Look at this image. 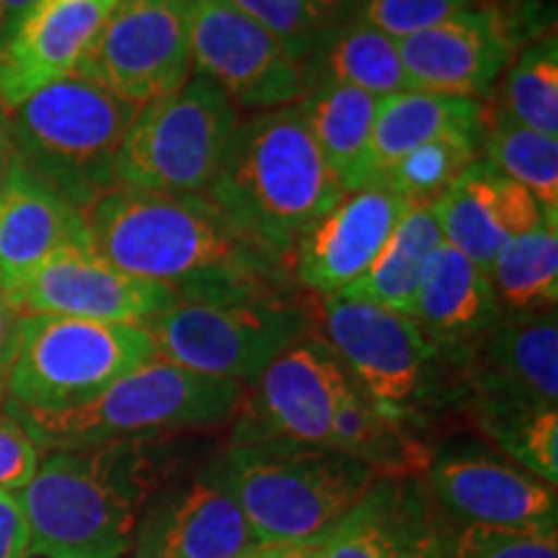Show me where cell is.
I'll use <instances>...</instances> for the list:
<instances>
[{"label": "cell", "instance_id": "12", "mask_svg": "<svg viewBox=\"0 0 558 558\" xmlns=\"http://www.w3.org/2000/svg\"><path fill=\"white\" fill-rule=\"evenodd\" d=\"M192 73L215 83L235 109L298 104L311 83L303 62L228 0H190Z\"/></svg>", "mask_w": 558, "mask_h": 558}, {"label": "cell", "instance_id": "39", "mask_svg": "<svg viewBox=\"0 0 558 558\" xmlns=\"http://www.w3.org/2000/svg\"><path fill=\"white\" fill-rule=\"evenodd\" d=\"M32 546L29 522L19 494L0 492V558H26Z\"/></svg>", "mask_w": 558, "mask_h": 558}, {"label": "cell", "instance_id": "20", "mask_svg": "<svg viewBox=\"0 0 558 558\" xmlns=\"http://www.w3.org/2000/svg\"><path fill=\"white\" fill-rule=\"evenodd\" d=\"M109 11L83 0H37L0 45V109L9 114L37 90L75 75Z\"/></svg>", "mask_w": 558, "mask_h": 558}, {"label": "cell", "instance_id": "16", "mask_svg": "<svg viewBox=\"0 0 558 558\" xmlns=\"http://www.w3.org/2000/svg\"><path fill=\"white\" fill-rule=\"evenodd\" d=\"M522 41L518 13L499 0H481L407 39H396L409 88L429 94L481 99Z\"/></svg>", "mask_w": 558, "mask_h": 558}, {"label": "cell", "instance_id": "23", "mask_svg": "<svg viewBox=\"0 0 558 558\" xmlns=\"http://www.w3.org/2000/svg\"><path fill=\"white\" fill-rule=\"evenodd\" d=\"M501 308L492 279L450 243H439L424 269L411 318L458 369L465 352L497 324Z\"/></svg>", "mask_w": 558, "mask_h": 558}, {"label": "cell", "instance_id": "4", "mask_svg": "<svg viewBox=\"0 0 558 558\" xmlns=\"http://www.w3.org/2000/svg\"><path fill=\"white\" fill-rule=\"evenodd\" d=\"M243 390L235 380L153 357L81 407L26 411L5 403L3 411L29 432L39 450H81L220 427L235 416Z\"/></svg>", "mask_w": 558, "mask_h": 558}, {"label": "cell", "instance_id": "36", "mask_svg": "<svg viewBox=\"0 0 558 558\" xmlns=\"http://www.w3.org/2000/svg\"><path fill=\"white\" fill-rule=\"evenodd\" d=\"M478 3L481 0H349L347 19H357L390 39H407Z\"/></svg>", "mask_w": 558, "mask_h": 558}, {"label": "cell", "instance_id": "27", "mask_svg": "<svg viewBox=\"0 0 558 558\" xmlns=\"http://www.w3.org/2000/svg\"><path fill=\"white\" fill-rule=\"evenodd\" d=\"M326 448L360 460L378 478L393 481L424 478L435 460L414 429L383 414L354 380L333 407Z\"/></svg>", "mask_w": 558, "mask_h": 558}, {"label": "cell", "instance_id": "26", "mask_svg": "<svg viewBox=\"0 0 558 558\" xmlns=\"http://www.w3.org/2000/svg\"><path fill=\"white\" fill-rule=\"evenodd\" d=\"M378 104V96L339 83H316L298 101L313 143L344 192L369 186V143Z\"/></svg>", "mask_w": 558, "mask_h": 558}, {"label": "cell", "instance_id": "3", "mask_svg": "<svg viewBox=\"0 0 558 558\" xmlns=\"http://www.w3.org/2000/svg\"><path fill=\"white\" fill-rule=\"evenodd\" d=\"M344 194L290 104L239 122L205 197L290 264L298 241Z\"/></svg>", "mask_w": 558, "mask_h": 558}, {"label": "cell", "instance_id": "44", "mask_svg": "<svg viewBox=\"0 0 558 558\" xmlns=\"http://www.w3.org/2000/svg\"><path fill=\"white\" fill-rule=\"evenodd\" d=\"M83 3H96V5H104V9H114L120 0H83Z\"/></svg>", "mask_w": 558, "mask_h": 558}, {"label": "cell", "instance_id": "35", "mask_svg": "<svg viewBox=\"0 0 558 558\" xmlns=\"http://www.w3.org/2000/svg\"><path fill=\"white\" fill-rule=\"evenodd\" d=\"M264 26L290 58L308 62L318 45L349 16V0H228Z\"/></svg>", "mask_w": 558, "mask_h": 558}, {"label": "cell", "instance_id": "31", "mask_svg": "<svg viewBox=\"0 0 558 558\" xmlns=\"http://www.w3.org/2000/svg\"><path fill=\"white\" fill-rule=\"evenodd\" d=\"M484 158L501 177L520 184L546 218H558V137L522 128L507 114L484 111Z\"/></svg>", "mask_w": 558, "mask_h": 558}, {"label": "cell", "instance_id": "8", "mask_svg": "<svg viewBox=\"0 0 558 558\" xmlns=\"http://www.w3.org/2000/svg\"><path fill=\"white\" fill-rule=\"evenodd\" d=\"M158 357L251 386L284 349L316 331L313 305L290 292L179 298L145 324Z\"/></svg>", "mask_w": 558, "mask_h": 558}, {"label": "cell", "instance_id": "13", "mask_svg": "<svg viewBox=\"0 0 558 558\" xmlns=\"http://www.w3.org/2000/svg\"><path fill=\"white\" fill-rule=\"evenodd\" d=\"M352 375L337 352L311 331L284 349L264 373L243 390L239 403L235 445L284 439L300 445H329L331 414Z\"/></svg>", "mask_w": 558, "mask_h": 558}, {"label": "cell", "instance_id": "1", "mask_svg": "<svg viewBox=\"0 0 558 558\" xmlns=\"http://www.w3.org/2000/svg\"><path fill=\"white\" fill-rule=\"evenodd\" d=\"M83 222L88 243L109 264L179 298L290 292V264L205 194L114 190L83 213Z\"/></svg>", "mask_w": 558, "mask_h": 558}, {"label": "cell", "instance_id": "37", "mask_svg": "<svg viewBox=\"0 0 558 558\" xmlns=\"http://www.w3.org/2000/svg\"><path fill=\"white\" fill-rule=\"evenodd\" d=\"M450 558H558L556 530L465 525L460 527Z\"/></svg>", "mask_w": 558, "mask_h": 558}, {"label": "cell", "instance_id": "38", "mask_svg": "<svg viewBox=\"0 0 558 558\" xmlns=\"http://www.w3.org/2000/svg\"><path fill=\"white\" fill-rule=\"evenodd\" d=\"M39 460V448L29 432L0 411V492H21L37 473Z\"/></svg>", "mask_w": 558, "mask_h": 558}, {"label": "cell", "instance_id": "22", "mask_svg": "<svg viewBox=\"0 0 558 558\" xmlns=\"http://www.w3.org/2000/svg\"><path fill=\"white\" fill-rule=\"evenodd\" d=\"M435 215L442 241L469 256L486 275L509 241L546 218L538 202L486 160H476L435 202Z\"/></svg>", "mask_w": 558, "mask_h": 558}, {"label": "cell", "instance_id": "28", "mask_svg": "<svg viewBox=\"0 0 558 558\" xmlns=\"http://www.w3.org/2000/svg\"><path fill=\"white\" fill-rule=\"evenodd\" d=\"M439 243H442V230H439L435 205H411L373 267L344 295L337 298L360 300V303L411 318L424 269Z\"/></svg>", "mask_w": 558, "mask_h": 558}, {"label": "cell", "instance_id": "18", "mask_svg": "<svg viewBox=\"0 0 558 558\" xmlns=\"http://www.w3.org/2000/svg\"><path fill=\"white\" fill-rule=\"evenodd\" d=\"M429 497L437 512H448L460 525H505L556 530V486L530 476L505 460L450 452L432 460Z\"/></svg>", "mask_w": 558, "mask_h": 558}, {"label": "cell", "instance_id": "21", "mask_svg": "<svg viewBox=\"0 0 558 558\" xmlns=\"http://www.w3.org/2000/svg\"><path fill=\"white\" fill-rule=\"evenodd\" d=\"M145 509L132 558H248L262 546L239 501L207 476Z\"/></svg>", "mask_w": 558, "mask_h": 558}, {"label": "cell", "instance_id": "11", "mask_svg": "<svg viewBox=\"0 0 558 558\" xmlns=\"http://www.w3.org/2000/svg\"><path fill=\"white\" fill-rule=\"evenodd\" d=\"M75 75L145 107L192 78L190 0H120Z\"/></svg>", "mask_w": 558, "mask_h": 558}, {"label": "cell", "instance_id": "25", "mask_svg": "<svg viewBox=\"0 0 558 558\" xmlns=\"http://www.w3.org/2000/svg\"><path fill=\"white\" fill-rule=\"evenodd\" d=\"M481 135L484 107L476 99L429 94V90H399L383 96L375 111L373 143H369V186L390 166L418 145L442 135Z\"/></svg>", "mask_w": 558, "mask_h": 558}, {"label": "cell", "instance_id": "41", "mask_svg": "<svg viewBox=\"0 0 558 558\" xmlns=\"http://www.w3.org/2000/svg\"><path fill=\"white\" fill-rule=\"evenodd\" d=\"M248 558H320V538L300 543H264Z\"/></svg>", "mask_w": 558, "mask_h": 558}, {"label": "cell", "instance_id": "17", "mask_svg": "<svg viewBox=\"0 0 558 558\" xmlns=\"http://www.w3.org/2000/svg\"><path fill=\"white\" fill-rule=\"evenodd\" d=\"M411 205L383 186L347 192L298 241L290 277L318 298H337L378 259L393 228Z\"/></svg>", "mask_w": 558, "mask_h": 558}, {"label": "cell", "instance_id": "6", "mask_svg": "<svg viewBox=\"0 0 558 558\" xmlns=\"http://www.w3.org/2000/svg\"><path fill=\"white\" fill-rule=\"evenodd\" d=\"M137 109L81 75H68L9 111L13 150L83 215L117 190V150Z\"/></svg>", "mask_w": 558, "mask_h": 558}, {"label": "cell", "instance_id": "5", "mask_svg": "<svg viewBox=\"0 0 558 558\" xmlns=\"http://www.w3.org/2000/svg\"><path fill=\"white\" fill-rule=\"evenodd\" d=\"M207 478L239 501L262 546L324 538L378 481L344 452L284 439L233 445Z\"/></svg>", "mask_w": 558, "mask_h": 558}, {"label": "cell", "instance_id": "7", "mask_svg": "<svg viewBox=\"0 0 558 558\" xmlns=\"http://www.w3.org/2000/svg\"><path fill=\"white\" fill-rule=\"evenodd\" d=\"M313 318L367 399L409 429H422L445 401H463L458 369L414 318L349 298H318Z\"/></svg>", "mask_w": 558, "mask_h": 558}, {"label": "cell", "instance_id": "24", "mask_svg": "<svg viewBox=\"0 0 558 558\" xmlns=\"http://www.w3.org/2000/svg\"><path fill=\"white\" fill-rule=\"evenodd\" d=\"M73 243H88L83 215L16 158L0 192V284L13 288Z\"/></svg>", "mask_w": 558, "mask_h": 558}, {"label": "cell", "instance_id": "33", "mask_svg": "<svg viewBox=\"0 0 558 558\" xmlns=\"http://www.w3.org/2000/svg\"><path fill=\"white\" fill-rule=\"evenodd\" d=\"M481 135H442L407 153L378 179L383 190L409 205H435L476 163Z\"/></svg>", "mask_w": 558, "mask_h": 558}, {"label": "cell", "instance_id": "43", "mask_svg": "<svg viewBox=\"0 0 558 558\" xmlns=\"http://www.w3.org/2000/svg\"><path fill=\"white\" fill-rule=\"evenodd\" d=\"M13 163H16V150H13L9 114L0 109V192H3L5 181H9V177H11Z\"/></svg>", "mask_w": 558, "mask_h": 558}, {"label": "cell", "instance_id": "19", "mask_svg": "<svg viewBox=\"0 0 558 558\" xmlns=\"http://www.w3.org/2000/svg\"><path fill=\"white\" fill-rule=\"evenodd\" d=\"M424 478H378L320 538V558H450Z\"/></svg>", "mask_w": 558, "mask_h": 558}, {"label": "cell", "instance_id": "10", "mask_svg": "<svg viewBox=\"0 0 558 558\" xmlns=\"http://www.w3.org/2000/svg\"><path fill=\"white\" fill-rule=\"evenodd\" d=\"M239 122L233 101L192 73L179 90L137 109L117 150V190L205 194Z\"/></svg>", "mask_w": 558, "mask_h": 558}, {"label": "cell", "instance_id": "14", "mask_svg": "<svg viewBox=\"0 0 558 558\" xmlns=\"http://www.w3.org/2000/svg\"><path fill=\"white\" fill-rule=\"evenodd\" d=\"M460 396L473 414L556 409V308L501 313L458 365Z\"/></svg>", "mask_w": 558, "mask_h": 558}, {"label": "cell", "instance_id": "34", "mask_svg": "<svg viewBox=\"0 0 558 558\" xmlns=\"http://www.w3.org/2000/svg\"><path fill=\"white\" fill-rule=\"evenodd\" d=\"M473 424L530 476L558 484V409L473 414Z\"/></svg>", "mask_w": 558, "mask_h": 558}, {"label": "cell", "instance_id": "2", "mask_svg": "<svg viewBox=\"0 0 558 558\" xmlns=\"http://www.w3.org/2000/svg\"><path fill=\"white\" fill-rule=\"evenodd\" d=\"M153 439L50 450L21 488L32 556L124 558L158 488Z\"/></svg>", "mask_w": 558, "mask_h": 558}, {"label": "cell", "instance_id": "32", "mask_svg": "<svg viewBox=\"0 0 558 558\" xmlns=\"http://www.w3.org/2000/svg\"><path fill=\"white\" fill-rule=\"evenodd\" d=\"M494 109L522 128L558 137V39L554 32L522 47L514 62H509Z\"/></svg>", "mask_w": 558, "mask_h": 558}, {"label": "cell", "instance_id": "15", "mask_svg": "<svg viewBox=\"0 0 558 558\" xmlns=\"http://www.w3.org/2000/svg\"><path fill=\"white\" fill-rule=\"evenodd\" d=\"M5 292L21 318L65 316L140 326L177 300V292L166 284L117 269L90 243L54 251Z\"/></svg>", "mask_w": 558, "mask_h": 558}, {"label": "cell", "instance_id": "40", "mask_svg": "<svg viewBox=\"0 0 558 558\" xmlns=\"http://www.w3.org/2000/svg\"><path fill=\"white\" fill-rule=\"evenodd\" d=\"M19 324L21 316L11 305L9 292L0 284V411L9 399V373L16 357V344H19Z\"/></svg>", "mask_w": 558, "mask_h": 558}, {"label": "cell", "instance_id": "9", "mask_svg": "<svg viewBox=\"0 0 558 558\" xmlns=\"http://www.w3.org/2000/svg\"><path fill=\"white\" fill-rule=\"evenodd\" d=\"M153 357L156 341L140 324L24 316L5 403L26 411L81 407Z\"/></svg>", "mask_w": 558, "mask_h": 558}, {"label": "cell", "instance_id": "42", "mask_svg": "<svg viewBox=\"0 0 558 558\" xmlns=\"http://www.w3.org/2000/svg\"><path fill=\"white\" fill-rule=\"evenodd\" d=\"M37 0H0V45L11 37L21 19L29 13Z\"/></svg>", "mask_w": 558, "mask_h": 558}, {"label": "cell", "instance_id": "30", "mask_svg": "<svg viewBox=\"0 0 558 558\" xmlns=\"http://www.w3.org/2000/svg\"><path fill=\"white\" fill-rule=\"evenodd\" d=\"M501 313L556 308L558 300V218H543L499 251L488 269Z\"/></svg>", "mask_w": 558, "mask_h": 558}, {"label": "cell", "instance_id": "29", "mask_svg": "<svg viewBox=\"0 0 558 558\" xmlns=\"http://www.w3.org/2000/svg\"><path fill=\"white\" fill-rule=\"evenodd\" d=\"M308 83H339L367 94L390 96L409 90L396 39L357 19H347L318 45L305 62ZM311 90V88H308Z\"/></svg>", "mask_w": 558, "mask_h": 558}]
</instances>
